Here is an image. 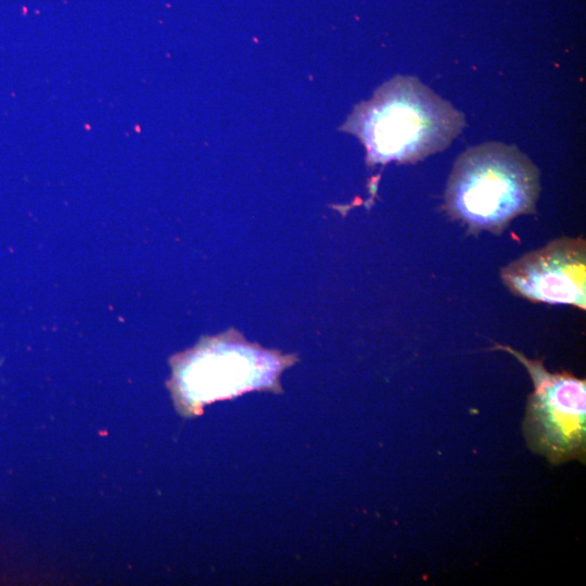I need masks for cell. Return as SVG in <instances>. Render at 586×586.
<instances>
[{"label": "cell", "mask_w": 586, "mask_h": 586, "mask_svg": "<svg viewBox=\"0 0 586 586\" xmlns=\"http://www.w3.org/2000/svg\"><path fill=\"white\" fill-rule=\"evenodd\" d=\"M463 114L415 76L396 75L360 102L342 126L364 144L369 164L417 163L448 148Z\"/></svg>", "instance_id": "6da1fadb"}, {"label": "cell", "mask_w": 586, "mask_h": 586, "mask_svg": "<svg viewBox=\"0 0 586 586\" xmlns=\"http://www.w3.org/2000/svg\"><path fill=\"white\" fill-rule=\"evenodd\" d=\"M539 170L515 145L485 142L455 161L444 192V211L470 233L499 234L521 215L533 214Z\"/></svg>", "instance_id": "7a4b0ae2"}, {"label": "cell", "mask_w": 586, "mask_h": 586, "mask_svg": "<svg viewBox=\"0 0 586 586\" xmlns=\"http://www.w3.org/2000/svg\"><path fill=\"white\" fill-rule=\"evenodd\" d=\"M492 349L512 355L527 371L533 392L522 422L528 448L551 464L586 457V381L568 371L550 372L542 359L527 358L508 345Z\"/></svg>", "instance_id": "3957f363"}, {"label": "cell", "mask_w": 586, "mask_h": 586, "mask_svg": "<svg viewBox=\"0 0 586 586\" xmlns=\"http://www.w3.org/2000/svg\"><path fill=\"white\" fill-rule=\"evenodd\" d=\"M281 361L267 352L234 342L200 346L183 359L175 373L179 396L193 405L235 396L268 386Z\"/></svg>", "instance_id": "277c9868"}, {"label": "cell", "mask_w": 586, "mask_h": 586, "mask_svg": "<svg viewBox=\"0 0 586 586\" xmlns=\"http://www.w3.org/2000/svg\"><path fill=\"white\" fill-rule=\"evenodd\" d=\"M500 278L514 295L534 303L586 309V241L557 238L501 268Z\"/></svg>", "instance_id": "5b68a950"}]
</instances>
